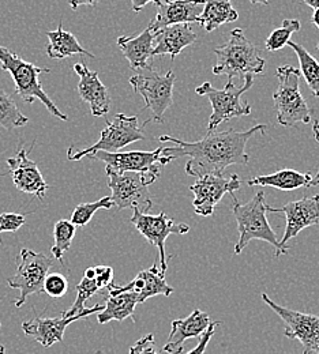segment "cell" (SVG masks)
<instances>
[{
    "mask_svg": "<svg viewBox=\"0 0 319 354\" xmlns=\"http://www.w3.org/2000/svg\"><path fill=\"white\" fill-rule=\"evenodd\" d=\"M257 133H266V124H257L246 131L233 129L220 133L213 131L197 142L161 135L160 142H172L175 146L163 149V156L172 161L188 157L185 174L199 178L206 175H223L230 165H248L250 157L246 153V145Z\"/></svg>",
    "mask_w": 319,
    "mask_h": 354,
    "instance_id": "cell-1",
    "label": "cell"
},
{
    "mask_svg": "<svg viewBox=\"0 0 319 354\" xmlns=\"http://www.w3.org/2000/svg\"><path fill=\"white\" fill-rule=\"evenodd\" d=\"M230 196L233 199L232 213L236 218L239 230V240L235 245L233 252L239 255L248 245L250 241L262 240L273 245L277 258L284 254H288L289 247L281 245L271 223L268 221V205L265 202V194L262 191H258L255 196L247 203H240L233 194Z\"/></svg>",
    "mask_w": 319,
    "mask_h": 354,
    "instance_id": "cell-2",
    "label": "cell"
},
{
    "mask_svg": "<svg viewBox=\"0 0 319 354\" xmlns=\"http://www.w3.org/2000/svg\"><path fill=\"white\" fill-rule=\"evenodd\" d=\"M217 63L213 67L215 75H227L229 81L235 77L262 74L266 66L265 59L259 56L258 49L244 36L243 29L236 28L230 32L229 40L224 45L215 48Z\"/></svg>",
    "mask_w": 319,
    "mask_h": 354,
    "instance_id": "cell-3",
    "label": "cell"
},
{
    "mask_svg": "<svg viewBox=\"0 0 319 354\" xmlns=\"http://www.w3.org/2000/svg\"><path fill=\"white\" fill-rule=\"evenodd\" d=\"M0 67L3 71H8L15 84L17 94L28 104H33L36 100L42 101L46 111L57 118L59 120H69L67 115L60 112V109L53 104V101L48 97L44 88L40 84V75L43 73H49V68L37 67L33 63H29L19 57L15 52L10 50L6 46L0 45Z\"/></svg>",
    "mask_w": 319,
    "mask_h": 354,
    "instance_id": "cell-4",
    "label": "cell"
},
{
    "mask_svg": "<svg viewBox=\"0 0 319 354\" xmlns=\"http://www.w3.org/2000/svg\"><path fill=\"white\" fill-rule=\"evenodd\" d=\"M278 88L274 91V109L278 124L284 127H295L298 124H309L313 111L300 93V71L293 66H280L275 70Z\"/></svg>",
    "mask_w": 319,
    "mask_h": 354,
    "instance_id": "cell-5",
    "label": "cell"
},
{
    "mask_svg": "<svg viewBox=\"0 0 319 354\" xmlns=\"http://www.w3.org/2000/svg\"><path fill=\"white\" fill-rule=\"evenodd\" d=\"M253 85L254 77L247 75L244 78V84L240 88H236L233 85V81H228L226 88H213L210 82H205L195 88V93L198 95L206 97L212 104L213 112L209 118L208 133L216 131L217 127L224 122H229L235 118L248 116L251 113V105L241 104L240 97L253 88Z\"/></svg>",
    "mask_w": 319,
    "mask_h": 354,
    "instance_id": "cell-6",
    "label": "cell"
},
{
    "mask_svg": "<svg viewBox=\"0 0 319 354\" xmlns=\"http://www.w3.org/2000/svg\"><path fill=\"white\" fill-rule=\"evenodd\" d=\"M145 139L142 129L138 126L137 116H127L125 113H116L107 127L101 131L100 139L84 150H77L73 146L67 150V158L70 161H80L84 157H91L98 151L119 153L123 147Z\"/></svg>",
    "mask_w": 319,
    "mask_h": 354,
    "instance_id": "cell-7",
    "label": "cell"
},
{
    "mask_svg": "<svg viewBox=\"0 0 319 354\" xmlns=\"http://www.w3.org/2000/svg\"><path fill=\"white\" fill-rule=\"evenodd\" d=\"M176 77L174 71L158 74L147 70L140 71L130 78V85L134 91L145 100V106L152 111V122L163 123L164 113L174 104V86Z\"/></svg>",
    "mask_w": 319,
    "mask_h": 354,
    "instance_id": "cell-8",
    "label": "cell"
},
{
    "mask_svg": "<svg viewBox=\"0 0 319 354\" xmlns=\"http://www.w3.org/2000/svg\"><path fill=\"white\" fill-rule=\"evenodd\" d=\"M108 187L112 191L111 201L118 210L133 209L143 214H149L153 207L149 185L157 178L145 174L126 172V174H107Z\"/></svg>",
    "mask_w": 319,
    "mask_h": 354,
    "instance_id": "cell-9",
    "label": "cell"
},
{
    "mask_svg": "<svg viewBox=\"0 0 319 354\" xmlns=\"http://www.w3.org/2000/svg\"><path fill=\"white\" fill-rule=\"evenodd\" d=\"M53 265V258L32 250H22L17 258V271L8 278V286L21 292L15 307L21 308L29 296L43 292L44 281Z\"/></svg>",
    "mask_w": 319,
    "mask_h": 354,
    "instance_id": "cell-10",
    "label": "cell"
},
{
    "mask_svg": "<svg viewBox=\"0 0 319 354\" xmlns=\"http://www.w3.org/2000/svg\"><path fill=\"white\" fill-rule=\"evenodd\" d=\"M163 149L164 147H158L153 151L137 150L123 153L98 151L93 154L91 158L105 162V174L111 172L120 175L126 172H137L158 178L163 168L172 161L163 156Z\"/></svg>",
    "mask_w": 319,
    "mask_h": 354,
    "instance_id": "cell-11",
    "label": "cell"
},
{
    "mask_svg": "<svg viewBox=\"0 0 319 354\" xmlns=\"http://www.w3.org/2000/svg\"><path fill=\"white\" fill-rule=\"evenodd\" d=\"M262 300L284 322V335L289 339H298L302 344L303 354H319V316L278 306L266 293H262Z\"/></svg>",
    "mask_w": 319,
    "mask_h": 354,
    "instance_id": "cell-12",
    "label": "cell"
},
{
    "mask_svg": "<svg viewBox=\"0 0 319 354\" xmlns=\"http://www.w3.org/2000/svg\"><path fill=\"white\" fill-rule=\"evenodd\" d=\"M130 221L152 245L158 248L160 271L165 274L168 268L167 257H165V241L168 236L185 234L190 232V226L187 223H176L172 221L164 212L157 216H150V214H143L138 210H134Z\"/></svg>",
    "mask_w": 319,
    "mask_h": 354,
    "instance_id": "cell-13",
    "label": "cell"
},
{
    "mask_svg": "<svg viewBox=\"0 0 319 354\" xmlns=\"http://www.w3.org/2000/svg\"><path fill=\"white\" fill-rule=\"evenodd\" d=\"M241 187V181L237 175L224 177L223 175H206L199 177L190 191L194 194V212L201 217H210L215 213L217 203L226 194H235Z\"/></svg>",
    "mask_w": 319,
    "mask_h": 354,
    "instance_id": "cell-14",
    "label": "cell"
},
{
    "mask_svg": "<svg viewBox=\"0 0 319 354\" xmlns=\"http://www.w3.org/2000/svg\"><path fill=\"white\" fill-rule=\"evenodd\" d=\"M104 310V306L95 304L91 308H85L81 313L71 316V317H33L30 320H26L22 323V331L25 335L32 337L36 339L43 348H51L57 342H62L64 338V331L66 328L81 319H85L94 313H100Z\"/></svg>",
    "mask_w": 319,
    "mask_h": 354,
    "instance_id": "cell-15",
    "label": "cell"
},
{
    "mask_svg": "<svg viewBox=\"0 0 319 354\" xmlns=\"http://www.w3.org/2000/svg\"><path fill=\"white\" fill-rule=\"evenodd\" d=\"M266 212L269 213H282L285 214L286 226L282 239L280 240L281 245L296 237L303 229L314 226L319 223V195L304 196L299 201L289 202L281 209H274L268 205Z\"/></svg>",
    "mask_w": 319,
    "mask_h": 354,
    "instance_id": "cell-16",
    "label": "cell"
},
{
    "mask_svg": "<svg viewBox=\"0 0 319 354\" xmlns=\"http://www.w3.org/2000/svg\"><path fill=\"white\" fill-rule=\"evenodd\" d=\"M7 165L10 171L4 175H11L17 189L35 195L42 201L44 199L49 185L46 184L37 164L28 157V151L25 149H21L15 157L8 158Z\"/></svg>",
    "mask_w": 319,
    "mask_h": 354,
    "instance_id": "cell-17",
    "label": "cell"
},
{
    "mask_svg": "<svg viewBox=\"0 0 319 354\" xmlns=\"http://www.w3.org/2000/svg\"><path fill=\"white\" fill-rule=\"evenodd\" d=\"M157 6L156 17L150 21L149 29L157 35L160 30L181 25V24H197L198 17L201 15L203 6L206 1L197 0V1H153Z\"/></svg>",
    "mask_w": 319,
    "mask_h": 354,
    "instance_id": "cell-18",
    "label": "cell"
},
{
    "mask_svg": "<svg viewBox=\"0 0 319 354\" xmlns=\"http://www.w3.org/2000/svg\"><path fill=\"white\" fill-rule=\"evenodd\" d=\"M74 71L80 77L78 94L91 106L93 116L101 118L109 112L111 97L107 86L100 81L98 74L89 70L84 63H77Z\"/></svg>",
    "mask_w": 319,
    "mask_h": 354,
    "instance_id": "cell-19",
    "label": "cell"
},
{
    "mask_svg": "<svg viewBox=\"0 0 319 354\" xmlns=\"http://www.w3.org/2000/svg\"><path fill=\"white\" fill-rule=\"evenodd\" d=\"M212 320L206 312L194 310L187 317L176 319L171 324V333L168 342L164 345L163 351L168 354H182L183 345L187 339L201 338Z\"/></svg>",
    "mask_w": 319,
    "mask_h": 354,
    "instance_id": "cell-20",
    "label": "cell"
},
{
    "mask_svg": "<svg viewBox=\"0 0 319 354\" xmlns=\"http://www.w3.org/2000/svg\"><path fill=\"white\" fill-rule=\"evenodd\" d=\"M154 39L156 35L149 28L136 37L120 36L118 39V45L123 52V56L129 60L131 70H137L139 73L152 70Z\"/></svg>",
    "mask_w": 319,
    "mask_h": 354,
    "instance_id": "cell-21",
    "label": "cell"
},
{
    "mask_svg": "<svg viewBox=\"0 0 319 354\" xmlns=\"http://www.w3.org/2000/svg\"><path fill=\"white\" fill-rule=\"evenodd\" d=\"M197 39V33L188 24L168 26L156 35L153 56L170 55L174 60L178 55H181L184 48L194 44Z\"/></svg>",
    "mask_w": 319,
    "mask_h": 354,
    "instance_id": "cell-22",
    "label": "cell"
},
{
    "mask_svg": "<svg viewBox=\"0 0 319 354\" xmlns=\"http://www.w3.org/2000/svg\"><path fill=\"white\" fill-rule=\"evenodd\" d=\"M46 37L49 41L46 45V55L51 59L62 60L75 55L91 56L94 59V55H91L85 48H82V45L80 44V41L73 33L63 29L62 22L59 24L56 30L46 32Z\"/></svg>",
    "mask_w": 319,
    "mask_h": 354,
    "instance_id": "cell-23",
    "label": "cell"
},
{
    "mask_svg": "<svg viewBox=\"0 0 319 354\" xmlns=\"http://www.w3.org/2000/svg\"><path fill=\"white\" fill-rule=\"evenodd\" d=\"M314 176L307 172L302 174L293 169H282L272 175H261V176L250 178L247 181L248 185H261V187H272L281 191H293L298 188H309L311 187Z\"/></svg>",
    "mask_w": 319,
    "mask_h": 354,
    "instance_id": "cell-24",
    "label": "cell"
},
{
    "mask_svg": "<svg viewBox=\"0 0 319 354\" xmlns=\"http://www.w3.org/2000/svg\"><path fill=\"white\" fill-rule=\"evenodd\" d=\"M239 14L228 0H209L205 3L197 24L201 25L206 32L212 33L221 25L237 21Z\"/></svg>",
    "mask_w": 319,
    "mask_h": 354,
    "instance_id": "cell-25",
    "label": "cell"
},
{
    "mask_svg": "<svg viewBox=\"0 0 319 354\" xmlns=\"http://www.w3.org/2000/svg\"><path fill=\"white\" fill-rule=\"evenodd\" d=\"M139 304L137 295L134 293H119V295H109L104 310L97 313V322L100 324H107L112 320L122 322L127 317L134 320V312Z\"/></svg>",
    "mask_w": 319,
    "mask_h": 354,
    "instance_id": "cell-26",
    "label": "cell"
},
{
    "mask_svg": "<svg viewBox=\"0 0 319 354\" xmlns=\"http://www.w3.org/2000/svg\"><path fill=\"white\" fill-rule=\"evenodd\" d=\"M139 275L143 279V290L138 297V303L143 304L146 300L154 296H171L174 293V288H171L165 281V274L160 271L156 265L152 266L149 270L139 271Z\"/></svg>",
    "mask_w": 319,
    "mask_h": 354,
    "instance_id": "cell-27",
    "label": "cell"
},
{
    "mask_svg": "<svg viewBox=\"0 0 319 354\" xmlns=\"http://www.w3.org/2000/svg\"><path fill=\"white\" fill-rule=\"evenodd\" d=\"M288 46H291L300 63V75L306 80V84L309 85L313 94L319 98V62L303 46V45L289 41Z\"/></svg>",
    "mask_w": 319,
    "mask_h": 354,
    "instance_id": "cell-28",
    "label": "cell"
},
{
    "mask_svg": "<svg viewBox=\"0 0 319 354\" xmlns=\"http://www.w3.org/2000/svg\"><path fill=\"white\" fill-rule=\"evenodd\" d=\"M29 122L14 102V100L0 88V127L7 131L26 126Z\"/></svg>",
    "mask_w": 319,
    "mask_h": 354,
    "instance_id": "cell-29",
    "label": "cell"
},
{
    "mask_svg": "<svg viewBox=\"0 0 319 354\" xmlns=\"http://www.w3.org/2000/svg\"><path fill=\"white\" fill-rule=\"evenodd\" d=\"M77 232V226H74L69 220H60L53 226V245L51 252L53 259L62 261L64 254L70 250L74 236Z\"/></svg>",
    "mask_w": 319,
    "mask_h": 354,
    "instance_id": "cell-30",
    "label": "cell"
},
{
    "mask_svg": "<svg viewBox=\"0 0 319 354\" xmlns=\"http://www.w3.org/2000/svg\"><path fill=\"white\" fill-rule=\"evenodd\" d=\"M113 203L111 201V196H104L95 202H91V203H81L75 207V210L71 214V220L70 222L74 225V226H86L89 222L91 221L93 216L98 212V210H109L112 209Z\"/></svg>",
    "mask_w": 319,
    "mask_h": 354,
    "instance_id": "cell-31",
    "label": "cell"
},
{
    "mask_svg": "<svg viewBox=\"0 0 319 354\" xmlns=\"http://www.w3.org/2000/svg\"><path fill=\"white\" fill-rule=\"evenodd\" d=\"M300 22L298 19H284L282 26L273 30L265 41V48L269 52H275L286 46L293 33L300 30Z\"/></svg>",
    "mask_w": 319,
    "mask_h": 354,
    "instance_id": "cell-32",
    "label": "cell"
},
{
    "mask_svg": "<svg viewBox=\"0 0 319 354\" xmlns=\"http://www.w3.org/2000/svg\"><path fill=\"white\" fill-rule=\"evenodd\" d=\"M98 286L95 285L94 279H88V278H82V281L77 285V299L74 301V304L71 306V308L62 313V316L64 317H71L75 316L78 313H81L85 310V304L86 301L93 297L97 292H98Z\"/></svg>",
    "mask_w": 319,
    "mask_h": 354,
    "instance_id": "cell-33",
    "label": "cell"
},
{
    "mask_svg": "<svg viewBox=\"0 0 319 354\" xmlns=\"http://www.w3.org/2000/svg\"><path fill=\"white\" fill-rule=\"evenodd\" d=\"M67 289H69V282L63 274L52 272L46 275L43 292H46L49 297H53V299L63 297L67 293Z\"/></svg>",
    "mask_w": 319,
    "mask_h": 354,
    "instance_id": "cell-34",
    "label": "cell"
},
{
    "mask_svg": "<svg viewBox=\"0 0 319 354\" xmlns=\"http://www.w3.org/2000/svg\"><path fill=\"white\" fill-rule=\"evenodd\" d=\"M25 225V216L15 213L0 214V236L6 232H17Z\"/></svg>",
    "mask_w": 319,
    "mask_h": 354,
    "instance_id": "cell-35",
    "label": "cell"
},
{
    "mask_svg": "<svg viewBox=\"0 0 319 354\" xmlns=\"http://www.w3.org/2000/svg\"><path fill=\"white\" fill-rule=\"evenodd\" d=\"M130 354H157L156 341L153 334H147L142 337L137 344L131 346Z\"/></svg>",
    "mask_w": 319,
    "mask_h": 354,
    "instance_id": "cell-36",
    "label": "cell"
},
{
    "mask_svg": "<svg viewBox=\"0 0 319 354\" xmlns=\"http://www.w3.org/2000/svg\"><path fill=\"white\" fill-rule=\"evenodd\" d=\"M95 271V285L98 286V289H104L108 288L112 282H113V268L109 266H97L94 267Z\"/></svg>",
    "mask_w": 319,
    "mask_h": 354,
    "instance_id": "cell-37",
    "label": "cell"
},
{
    "mask_svg": "<svg viewBox=\"0 0 319 354\" xmlns=\"http://www.w3.org/2000/svg\"><path fill=\"white\" fill-rule=\"evenodd\" d=\"M217 326H220V322H212V323H210V326L208 327V330L205 331V334L199 338L198 345H197L194 349H191L190 352H187L185 354L205 353V351H206V348H208V345H209L210 339L213 338V335H215V333H216V327H217Z\"/></svg>",
    "mask_w": 319,
    "mask_h": 354,
    "instance_id": "cell-38",
    "label": "cell"
},
{
    "mask_svg": "<svg viewBox=\"0 0 319 354\" xmlns=\"http://www.w3.org/2000/svg\"><path fill=\"white\" fill-rule=\"evenodd\" d=\"M313 133H314L316 140L319 143V122H314V124H313ZM317 185H319V171L318 174L313 178V183H311V187H317Z\"/></svg>",
    "mask_w": 319,
    "mask_h": 354,
    "instance_id": "cell-39",
    "label": "cell"
},
{
    "mask_svg": "<svg viewBox=\"0 0 319 354\" xmlns=\"http://www.w3.org/2000/svg\"><path fill=\"white\" fill-rule=\"evenodd\" d=\"M152 1H138V0H134L133 1V10L136 11V12H139L145 6H147V4H150Z\"/></svg>",
    "mask_w": 319,
    "mask_h": 354,
    "instance_id": "cell-40",
    "label": "cell"
},
{
    "mask_svg": "<svg viewBox=\"0 0 319 354\" xmlns=\"http://www.w3.org/2000/svg\"><path fill=\"white\" fill-rule=\"evenodd\" d=\"M85 278H88V279H94L95 278V271H94V267H89V268H86V271H85V275H84Z\"/></svg>",
    "mask_w": 319,
    "mask_h": 354,
    "instance_id": "cell-41",
    "label": "cell"
},
{
    "mask_svg": "<svg viewBox=\"0 0 319 354\" xmlns=\"http://www.w3.org/2000/svg\"><path fill=\"white\" fill-rule=\"evenodd\" d=\"M84 4H86V6H93L94 3H91V1H86V3H84V1H78V3H74V1H70V6L73 7V10H77L80 6H84Z\"/></svg>",
    "mask_w": 319,
    "mask_h": 354,
    "instance_id": "cell-42",
    "label": "cell"
},
{
    "mask_svg": "<svg viewBox=\"0 0 319 354\" xmlns=\"http://www.w3.org/2000/svg\"><path fill=\"white\" fill-rule=\"evenodd\" d=\"M311 21H313V24L319 29V7L317 10H314V14H313Z\"/></svg>",
    "mask_w": 319,
    "mask_h": 354,
    "instance_id": "cell-43",
    "label": "cell"
},
{
    "mask_svg": "<svg viewBox=\"0 0 319 354\" xmlns=\"http://www.w3.org/2000/svg\"><path fill=\"white\" fill-rule=\"evenodd\" d=\"M307 6H310L311 8H314V10H317L319 7V0H306L304 1Z\"/></svg>",
    "mask_w": 319,
    "mask_h": 354,
    "instance_id": "cell-44",
    "label": "cell"
},
{
    "mask_svg": "<svg viewBox=\"0 0 319 354\" xmlns=\"http://www.w3.org/2000/svg\"><path fill=\"white\" fill-rule=\"evenodd\" d=\"M0 327H1V324H0ZM0 354H6V349H4V346L0 344Z\"/></svg>",
    "mask_w": 319,
    "mask_h": 354,
    "instance_id": "cell-45",
    "label": "cell"
},
{
    "mask_svg": "<svg viewBox=\"0 0 319 354\" xmlns=\"http://www.w3.org/2000/svg\"><path fill=\"white\" fill-rule=\"evenodd\" d=\"M317 49H319V43L317 44Z\"/></svg>",
    "mask_w": 319,
    "mask_h": 354,
    "instance_id": "cell-46",
    "label": "cell"
}]
</instances>
